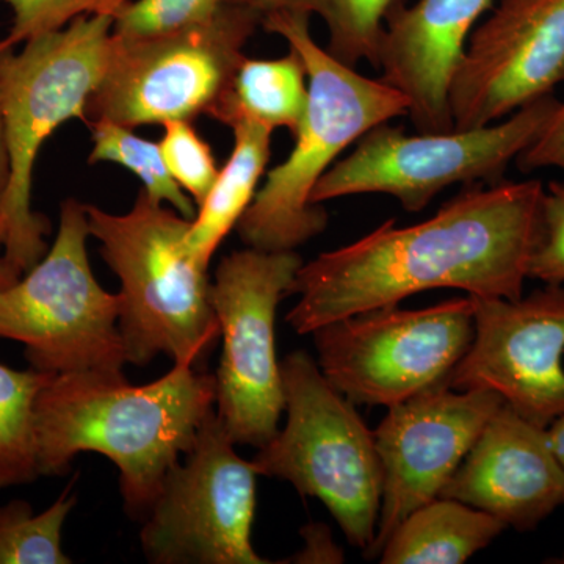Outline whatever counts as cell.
Listing matches in <instances>:
<instances>
[{
	"instance_id": "6da1fadb",
	"label": "cell",
	"mask_w": 564,
	"mask_h": 564,
	"mask_svg": "<svg viewBox=\"0 0 564 564\" xmlns=\"http://www.w3.org/2000/svg\"><path fill=\"white\" fill-rule=\"evenodd\" d=\"M545 187L538 180L474 184L429 220H386L362 239L303 263L285 322L313 334L350 315L399 306L432 289L480 299H521L541 234Z\"/></svg>"
},
{
	"instance_id": "7a4b0ae2",
	"label": "cell",
	"mask_w": 564,
	"mask_h": 564,
	"mask_svg": "<svg viewBox=\"0 0 564 564\" xmlns=\"http://www.w3.org/2000/svg\"><path fill=\"white\" fill-rule=\"evenodd\" d=\"M215 375L174 362L161 380L133 386L124 375H52L36 397L41 475H62L82 452H96L120 470L126 513L144 521L163 478L195 444L215 411Z\"/></svg>"
},
{
	"instance_id": "3957f363",
	"label": "cell",
	"mask_w": 564,
	"mask_h": 564,
	"mask_svg": "<svg viewBox=\"0 0 564 564\" xmlns=\"http://www.w3.org/2000/svg\"><path fill=\"white\" fill-rule=\"evenodd\" d=\"M311 17L270 11L261 25L296 51L307 74V107L293 150L267 173L261 191L237 225L247 247L293 251L328 226L322 204L311 202L317 182L348 148L377 126L408 117V99L381 79H370L323 50Z\"/></svg>"
},
{
	"instance_id": "277c9868",
	"label": "cell",
	"mask_w": 564,
	"mask_h": 564,
	"mask_svg": "<svg viewBox=\"0 0 564 564\" xmlns=\"http://www.w3.org/2000/svg\"><path fill=\"white\" fill-rule=\"evenodd\" d=\"M113 17H80L0 51V93L10 182L0 202V251L21 274L50 250L51 221L32 209L41 148L70 120L88 124L87 102L109 65Z\"/></svg>"
},
{
	"instance_id": "5b68a950",
	"label": "cell",
	"mask_w": 564,
	"mask_h": 564,
	"mask_svg": "<svg viewBox=\"0 0 564 564\" xmlns=\"http://www.w3.org/2000/svg\"><path fill=\"white\" fill-rule=\"evenodd\" d=\"M90 236L120 280L118 326L128 364L147 366L159 355L199 364L221 337L210 303L207 269L184 248L188 218L141 188L132 209L110 214L85 204Z\"/></svg>"
},
{
	"instance_id": "8992f818",
	"label": "cell",
	"mask_w": 564,
	"mask_h": 564,
	"mask_svg": "<svg viewBox=\"0 0 564 564\" xmlns=\"http://www.w3.org/2000/svg\"><path fill=\"white\" fill-rule=\"evenodd\" d=\"M288 423L252 459L256 473L322 500L362 554L377 534L384 473L373 432L306 351L281 361Z\"/></svg>"
},
{
	"instance_id": "52a82bcc",
	"label": "cell",
	"mask_w": 564,
	"mask_h": 564,
	"mask_svg": "<svg viewBox=\"0 0 564 564\" xmlns=\"http://www.w3.org/2000/svg\"><path fill=\"white\" fill-rule=\"evenodd\" d=\"M85 204L65 199L46 254L0 293V339L24 345L40 372L124 375L120 295L93 274Z\"/></svg>"
},
{
	"instance_id": "ba28073f",
	"label": "cell",
	"mask_w": 564,
	"mask_h": 564,
	"mask_svg": "<svg viewBox=\"0 0 564 564\" xmlns=\"http://www.w3.org/2000/svg\"><path fill=\"white\" fill-rule=\"evenodd\" d=\"M262 13L231 2L191 28L143 40L111 39L109 65L87 120L126 128L210 118L245 58Z\"/></svg>"
},
{
	"instance_id": "9c48e42d",
	"label": "cell",
	"mask_w": 564,
	"mask_h": 564,
	"mask_svg": "<svg viewBox=\"0 0 564 564\" xmlns=\"http://www.w3.org/2000/svg\"><path fill=\"white\" fill-rule=\"evenodd\" d=\"M558 99L547 95L510 117L474 129L406 133L389 122L361 137L315 185L311 202L389 195L421 212L452 185L497 184L551 120Z\"/></svg>"
},
{
	"instance_id": "30bf717a",
	"label": "cell",
	"mask_w": 564,
	"mask_h": 564,
	"mask_svg": "<svg viewBox=\"0 0 564 564\" xmlns=\"http://www.w3.org/2000/svg\"><path fill=\"white\" fill-rule=\"evenodd\" d=\"M303 263L295 250L247 247L215 270L210 303L223 337L215 413L236 445L261 448L280 432L285 397L274 323Z\"/></svg>"
},
{
	"instance_id": "8fae6325",
	"label": "cell",
	"mask_w": 564,
	"mask_h": 564,
	"mask_svg": "<svg viewBox=\"0 0 564 564\" xmlns=\"http://www.w3.org/2000/svg\"><path fill=\"white\" fill-rule=\"evenodd\" d=\"M474 311L466 296L340 318L313 333L318 367L350 402L395 406L447 383L473 344Z\"/></svg>"
},
{
	"instance_id": "7c38bea8",
	"label": "cell",
	"mask_w": 564,
	"mask_h": 564,
	"mask_svg": "<svg viewBox=\"0 0 564 564\" xmlns=\"http://www.w3.org/2000/svg\"><path fill=\"white\" fill-rule=\"evenodd\" d=\"M217 413L207 415L187 462L163 478L140 532L152 564H270L252 547L256 473L234 451Z\"/></svg>"
},
{
	"instance_id": "4fadbf2b",
	"label": "cell",
	"mask_w": 564,
	"mask_h": 564,
	"mask_svg": "<svg viewBox=\"0 0 564 564\" xmlns=\"http://www.w3.org/2000/svg\"><path fill=\"white\" fill-rule=\"evenodd\" d=\"M473 300V344L445 386L491 389L516 413L547 429L564 414L563 285L545 284L518 300Z\"/></svg>"
},
{
	"instance_id": "5bb4252c",
	"label": "cell",
	"mask_w": 564,
	"mask_h": 564,
	"mask_svg": "<svg viewBox=\"0 0 564 564\" xmlns=\"http://www.w3.org/2000/svg\"><path fill=\"white\" fill-rule=\"evenodd\" d=\"M503 404L502 395L491 389L440 386L389 408L373 432L384 485L377 534L362 554L366 558L380 556L397 527L440 497Z\"/></svg>"
},
{
	"instance_id": "9a60e30c",
	"label": "cell",
	"mask_w": 564,
	"mask_h": 564,
	"mask_svg": "<svg viewBox=\"0 0 564 564\" xmlns=\"http://www.w3.org/2000/svg\"><path fill=\"white\" fill-rule=\"evenodd\" d=\"M451 88L455 129L492 124L564 82V0H497Z\"/></svg>"
},
{
	"instance_id": "2e32d148",
	"label": "cell",
	"mask_w": 564,
	"mask_h": 564,
	"mask_svg": "<svg viewBox=\"0 0 564 564\" xmlns=\"http://www.w3.org/2000/svg\"><path fill=\"white\" fill-rule=\"evenodd\" d=\"M441 497L532 532L563 505V473L545 426L507 403L486 423Z\"/></svg>"
},
{
	"instance_id": "e0dca14e",
	"label": "cell",
	"mask_w": 564,
	"mask_h": 564,
	"mask_svg": "<svg viewBox=\"0 0 564 564\" xmlns=\"http://www.w3.org/2000/svg\"><path fill=\"white\" fill-rule=\"evenodd\" d=\"M497 0H395L386 14L375 68L408 99L417 132L455 129L451 88L477 22Z\"/></svg>"
},
{
	"instance_id": "ac0fdd59",
	"label": "cell",
	"mask_w": 564,
	"mask_h": 564,
	"mask_svg": "<svg viewBox=\"0 0 564 564\" xmlns=\"http://www.w3.org/2000/svg\"><path fill=\"white\" fill-rule=\"evenodd\" d=\"M234 147L184 237V248L193 261L209 270L223 240L237 228L248 210L259 181L272 155V131L256 122L234 126Z\"/></svg>"
},
{
	"instance_id": "d6986e66",
	"label": "cell",
	"mask_w": 564,
	"mask_h": 564,
	"mask_svg": "<svg viewBox=\"0 0 564 564\" xmlns=\"http://www.w3.org/2000/svg\"><path fill=\"white\" fill-rule=\"evenodd\" d=\"M507 529L478 508L440 496L397 527L378 558L383 564L466 563Z\"/></svg>"
},
{
	"instance_id": "ffe728a7",
	"label": "cell",
	"mask_w": 564,
	"mask_h": 564,
	"mask_svg": "<svg viewBox=\"0 0 564 564\" xmlns=\"http://www.w3.org/2000/svg\"><path fill=\"white\" fill-rule=\"evenodd\" d=\"M307 107V74L296 51L280 58L245 55L212 120L234 128L256 122L269 131H299Z\"/></svg>"
},
{
	"instance_id": "44dd1931",
	"label": "cell",
	"mask_w": 564,
	"mask_h": 564,
	"mask_svg": "<svg viewBox=\"0 0 564 564\" xmlns=\"http://www.w3.org/2000/svg\"><path fill=\"white\" fill-rule=\"evenodd\" d=\"M51 377L0 362V488L29 485L41 475L35 404Z\"/></svg>"
},
{
	"instance_id": "7402d4cb",
	"label": "cell",
	"mask_w": 564,
	"mask_h": 564,
	"mask_svg": "<svg viewBox=\"0 0 564 564\" xmlns=\"http://www.w3.org/2000/svg\"><path fill=\"white\" fill-rule=\"evenodd\" d=\"M395 0H251L262 14L296 11L318 17L328 29V52L356 68L362 61L377 66L386 14Z\"/></svg>"
},
{
	"instance_id": "603a6c76",
	"label": "cell",
	"mask_w": 564,
	"mask_h": 564,
	"mask_svg": "<svg viewBox=\"0 0 564 564\" xmlns=\"http://www.w3.org/2000/svg\"><path fill=\"white\" fill-rule=\"evenodd\" d=\"M93 150L88 163L110 162L135 174L148 195L158 203L170 204L182 217L193 220L196 204L173 180L161 147L133 133L131 128L110 120L88 122Z\"/></svg>"
},
{
	"instance_id": "cb8c5ba5",
	"label": "cell",
	"mask_w": 564,
	"mask_h": 564,
	"mask_svg": "<svg viewBox=\"0 0 564 564\" xmlns=\"http://www.w3.org/2000/svg\"><path fill=\"white\" fill-rule=\"evenodd\" d=\"M74 481L57 500L35 514L25 500L0 505V564H70L63 552V525L74 507Z\"/></svg>"
},
{
	"instance_id": "d4e9b609",
	"label": "cell",
	"mask_w": 564,
	"mask_h": 564,
	"mask_svg": "<svg viewBox=\"0 0 564 564\" xmlns=\"http://www.w3.org/2000/svg\"><path fill=\"white\" fill-rule=\"evenodd\" d=\"M231 2L251 0H131L113 18V36L143 40L191 28Z\"/></svg>"
},
{
	"instance_id": "484cf974",
	"label": "cell",
	"mask_w": 564,
	"mask_h": 564,
	"mask_svg": "<svg viewBox=\"0 0 564 564\" xmlns=\"http://www.w3.org/2000/svg\"><path fill=\"white\" fill-rule=\"evenodd\" d=\"M10 7L13 24L0 40V51L14 50L25 41L58 31L80 17H113L131 0H0Z\"/></svg>"
},
{
	"instance_id": "4316f807",
	"label": "cell",
	"mask_w": 564,
	"mask_h": 564,
	"mask_svg": "<svg viewBox=\"0 0 564 564\" xmlns=\"http://www.w3.org/2000/svg\"><path fill=\"white\" fill-rule=\"evenodd\" d=\"M163 128L159 147L166 166L198 207L220 173L210 144L196 132L192 121H170Z\"/></svg>"
},
{
	"instance_id": "83f0119b",
	"label": "cell",
	"mask_w": 564,
	"mask_h": 564,
	"mask_svg": "<svg viewBox=\"0 0 564 564\" xmlns=\"http://www.w3.org/2000/svg\"><path fill=\"white\" fill-rule=\"evenodd\" d=\"M529 278L564 284V182H549L544 191L541 234L530 259Z\"/></svg>"
},
{
	"instance_id": "f1b7e54d",
	"label": "cell",
	"mask_w": 564,
	"mask_h": 564,
	"mask_svg": "<svg viewBox=\"0 0 564 564\" xmlns=\"http://www.w3.org/2000/svg\"><path fill=\"white\" fill-rule=\"evenodd\" d=\"M522 173L558 169L564 172V102L556 107L540 135L516 159Z\"/></svg>"
},
{
	"instance_id": "f546056e",
	"label": "cell",
	"mask_w": 564,
	"mask_h": 564,
	"mask_svg": "<svg viewBox=\"0 0 564 564\" xmlns=\"http://www.w3.org/2000/svg\"><path fill=\"white\" fill-rule=\"evenodd\" d=\"M306 547L292 560L295 563H343L344 552L334 544L328 527L310 524L302 530Z\"/></svg>"
},
{
	"instance_id": "4dcf8cb0",
	"label": "cell",
	"mask_w": 564,
	"mask_h": 564,
	"mask_svg": "<svg viewBox=\"0 0 564 564\" xmlns=\"http://www.w3.org/2000/svg\"><path fill=\"white\" fill-rule=\"evenodd\" d=\"M10 182V155L7 148L6 128L2 117V93H0V202L6 195Z\"/></svg>"
},
{
	"instance_id": "1f68e13d",
	"label": "cell",
	"mask_w": 564,
	"mask_h": 564,
	"mask_svg": "<svg viewBox=\"0 0 564 564\" xmlns=\"http://www.w3.org/2000/svg\"><path fill=\"white\" fill-rule=\"evenodd\" d=\"M549 437H551L552 448H554L556 459L563 473V505H564V414L555 419L547 426Z\"/></svg>"
},
{
	"instance_id": "d6a6232c",
	"label": "cell",
	"mask_w": 564,
	"mask_h": 564,
	"mask_svg": "<svg viewBox=\"0 0 564 564\" xmlns=\"http://www.w3.org/2000/svg\"><path fill=\"white\" fill-rule=\"evenodd\" d=\"M21 276L22 274L11 265L9 259L0 251V293L10 289Z\"/></svg>"
}]
</instances>
